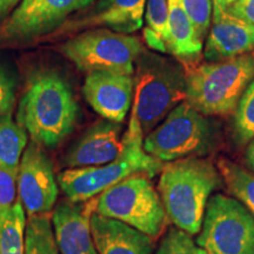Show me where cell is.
<instances>
[{"label": "cell", "mask_w": 254, "mask_h": 254, "mask_svg": "<svg viewBox=\"0 0 254 254\" xmlns=\"http://www.w3.org/2000/svg\"><path fill=\"white\" fill-rule=\"evenodd\" d=\"M25 254H59L52 220L47 214L27 219Z\"/></svg>", "instance_id": "obj_22"}, {"label": "cell", "mask_w": 254, "mask_h": 254, "mask_svg": "<svg viewBox=\"0 0 254 254\" xmlns=\"http://www.w3.org/2000/svg\"><path fill=\"white\" fill-rule=\"evenodd\" d=\"M94 1H97V0H80V5H79V11H80V9H86L87 7H90V6L93 4Z\"/></svg>", "instance_id": "obj_33"}, {"label": "cell", "mask_w": 254, "mask_h": 254, "mask_svg": "<svg viewBox=\"0 0 254 254\" xmlns=\"http://www.w3.org/2000/svg\"><path fill=\"white\" fill-rule=\"evenodd\" d=\"M19 2L20 0H0V23L11 14Z\"/></svg>", "instance_id": "obj_30"}, {"label": "cell", "mask_w": 254, "mask_h": 254, "mask_svg": "<svg viewBox=\"0 0 254 254\" xmlns=\"http://www.w3.org/2000/svg\"><path fill=\"white\" fill-rule=\"evenodd\" d=\"M82 93L101 118L122 124L134 98V77L125 73L94 71L86 74Z\"/></svg>", "instance_id": "obj_12"}, {"label": "cell", "mask_w": 254, "mask_h": 254, "mask_svg": "<svg viewBox=\"0 0 254 254\" xmlns=\"http://www.w3.org/2000/svg\"><path fill=\"white\" fill-rule=\"evenodd\" d=\"M148 178L142 173L133 174L105 190L97 196L95 213L124 222L150 238L160 236L167 215Z\"/></svg>", "instance_id": "obj_7"}, {"label": "cell", "mask_w": 254, "mask_h": 254, "mask_svg": "<svg viewBox=\"0 0 254 254\" xmlns=\"http://www.w3.org/2000/svg\"><path fill=\"white\" fill-rule=\"evenodd\" d=\"M17 198V176L0 168V209L11 207Z\"/></svg>", "instance_id": "obj_28"}, {"label": "cell", "mask_w": 254, "mask_h": 254, "mask_svg": "<svg viewBox=\"0 0 254 254\" xmlns=\"http://www.w3.org/2000/svg\"><path fill=\"white\" fill-rule=\"evenodd\" d=\"M43 148L34 141L27 144L18 168V200L28 218L50 213L59 195L58 177Z\"/></svg>", "instance_id": "obj_11"}, {"label": "cell", "mask_w": 254, "mask_h": 254, "mask_svg": "<svg viewBox=\"0 0 254 254\" xmlns=\"http://www.w3.org/2000/svg\"><path fill=\"white\" fill-rule=\"evenodd\" d=\"M180 5L190 23L194 26L198 37L204 41L211 28L213 1L212 0H179Z\"/></svg>", "instance_id": "obj_25"}, {"label": "cell", "mask_w": 254, "mask_h": 254, "mask_svg": "<svg viewBox=\"0 0 254 254\" xmlns=\"http://www.w3.org/2000/svg\"><path fill=\"white\" fill-rule=\"evenodd\" d=\"M186 103L207 117L236 111L254 78V52L215 63L185 66Z\"/></svg>", "instance_id": "obj_5"}, {"label": "cell", "mask_w": 254, "mask_h": 254, "mask_svg": "<svg viewBox=\"0 0 254 254\" xmlns=\"http://www.w3.org/2000/svg\"><path fill=\"white\" fill-rule=\"evenodd\" d=\"M220 125L190 104H179L154 129L145 135L144 150L160 161L201 158L217 151Z\"/></svg>", "instance_id": "obj_6"}, {"label": "cell", "mask_w": 254, "mask_h": 254, "mask_svg": "<svg viewBox=\"0 0 254 254\" xmlns=\"http://www.w3.org/2000/svg\"><path fill=\"white\" fill-rule=\"evenodd\" d=\"M79 5L80 0H20L0 23V43H27L55 32Z\"/></svg>", "instance_id": "obj_10"}, {"label": "cell", "mask_w": 254, "mask_h": 254, "mask_svg": "<svg viewBox=\"0 0 254 254\" xmlns=\"http://www.w3.org/2000/svg\"><path fill=\"white\" fill-rule=\"evenodd\" d=\"M221 179L219 170L207 159L184 158L164 165L159 193L167 219L190 236L198 234L208 200Z\"/></svg>", "instance_id": "obj_2"}, {"label": "cell", "mask_w": 254, "mask_h": 254, "mask_svg": "<svg viewBox=\"0 0 254 254\" xmlns=\"http://www.w3.org/2000/svg\"><path fill=\"white\" fill-rule=\"evenodd\" d=\"M167 50L184 66L194 65L204 53V41L198 37L179 0H168Z\"/></svg>", "instance_id": "obj_18"}, {"label": "cell", "mask_w": 254, "mask_h": 254, "mask_svg": "<svg viewBox=\"0 0 254 254\" xmlns=\"http://www.w3.org/2000/svg\"><path fill=\"white\" fill-rule=\"evenodd\" d=\"M218 170L231 194L254 217V174L228 159L219 161Z\"/></svg>", "instance_id": "obj_21"}, {"label": "cell", "mask_w": 254, "mask_h": 254, "mask_svg": "<svg viewBox=\"0 0 254 254\" xmlns=\"http://www.w3.org/2000/svg\"><path fill=\"white\" fill-rule=\"evenodd\" d=\"M15 82L14 75L0 65V117L8 116L13 111L15 104Z\"/></svg>", "instance_id": "obj_27"}, {"label": "cell", "mask_w": 254, "mask_h": 254, "mask_svg": "<svg viewBox=\"0 0 254 254\" xmlns=\"http://www.w3.org/2000/svg\"><path fill=\"white\" fill-rule=\"evenodd\" d=\"M233 139L238 145H247L254 138V78L241 95L232 123Z\"/></svg>", "instance_id": "obj_23"}, {"label": "cell", "mask_w": 254, "mask_h": 254, "mask_svg": "<svg viewBox=\"0 0 254 254\" xmlns=\"http://www.w3.org/2000/svg\"><path fill=\"white\" fill-rule=\"evenodd\" d=\"M27 146V133L12 119L11 114L0 117V168L17 176L19 164Z\"/></svg>", "instance_id": "obj_20"}, {"label": "cell", "mask_w": 254, "mask_h": 254, "mask_svg": "<svg viewBox=\"0 0 254 254\" xmlns=\"http://www.w3.org/2000/svg\"><path fill=\"white\" fill-rule=\"evenodd\" d=\"M155 254H206V252L187 232L171 227L161 239Z\"/></svg>", "instance_id": "obj_24"}, {"label": "cell", "mask_w": 254, "mask_h": 254, "mask_svg": "<svg viewBox=\"0 0 254 254\" xmlns=\"http://www.w3.org/2000/svg\"><path fill=\"white\" fill-rule=\"evenodd\" d=\"M146 28L154 32L167 45L168 0H146Z\"/></svg>", "instance_id": "obj_26"}, {"label": "cell", "mask_w": 254, "mask_h": 254, "mask_svg": "<svg viewBox=\"0 0 254 254\" xmlns=\"http://www.w3.org/2000/svg\"><path fill=\"white\" fill-rule=\"evenodd\" d=\"M213 1L217 2L220 7H222L224 9H227L234 1H236V0H213Z\"/></svg>", "instance_id": "obj_32"}, {"label": "cell", "mask_w": 254, "mask_h": 254, "mask_svg": "<svg viewBox=\"0 0 254 254\" xmlns=\"http://www.w3.org/2000/svg\"><path fill=\"white\" fill-rule=\"evenodd\" d=\"M138 37L109 28L85 30L60 45L62 55L81 72L110 71L134 75L135 62L144 51Z\"/></svg>", "instance_id": "obj_8"}, {"label": "cell", "mask_w": 254, "mask_h": 254, "mask_svg": "<svg viewBox=\"0 0 254 254\" xmlns=\"http://www.w3.org/2000/svg\"><path fill=\"white\" fill-rule=\"evenodd\" d=\"M146 0H97L73 20L60 26L62 32L104 27L131 34L144 24Z\"/></svg>", "instance_id": "obj_15"}, {"label": "cell", "mask_w": 254, "mask_h": 254, "mask_svg": "<svg viewBox=\"0 0 254 254\" xmlns=\"http://www.w3.org/2000/svg\"><path fill=\"white\" fill-rule=\"evenodd\" d=\"M122 124L101 120L85 131L68 148L62 164L67 168L95 167L118 158L123 150Z\"/></svg>", "instance_id": "obj_13"}, {"label": "cell", "mask_w": 254, "mask_h": 254, "mask_svg": "<svg viewBox=\"0 0 254 254\" xmlns=\"http://www.w3.org/2000/svg\"><path fill=\"white\" fill-rule=\"evenodd\" d=\"M245 161L247 167H249L252 172H254V138L249 142V146H247L246 148Z\"/></svg>", "instance_id": "obj_31"}, {"label": "cell", "mask_w": 254, "mask_h": 254, "mask_svg": "<svg viewBox=\"0 0 254 254\" xmlns=\"http://www.w3.org/2000/svg\"><path fill=\"white\" fill-rule=\"evenodd\" d=\"M123 150L109 164L95 167L67 168L58 176V184L66 198L72 202H84L95 198L105 190L116 185L133 174L154 177L163 168V161L158 160L144 150V134L135 114L123 136Z\"/></svg>", "instance_id": "obj_3"}, {"label": "cell", "mask_w": 254, "mask_h": 254, "mask_svg": "<svg viewBox=\"0 0 254 254\" xmlns=\"http://www.w3.org/2000/svg\"><path fill=\"white\" fill-rule=\"evenodd\" d=\"M91 233L99 254H153L152 238L95 212L91 215Z\"/></svg>", "instance_id": "obj_17"}, {"label": "cell", "mask_w": 254, "mask_h": 254, "mask_svg": "<svg viewBox=\"0 0 254 254\" xmlns=\"http://www.w3.org/2000/svg\"><path fill=\"white\" fill-rule=\"evenodd\" d=\"M97 196L84 202H60L53 211L52 226L59 254H99L91 233V215Z\"/></svg>", "instance_id": "obj_14"}, {"label": "cell", "mask_w": 254, "mask_h": 254, "mask_svg": "<svg viewBox=\"0 0 254 254\" xmlns=\"http://www.w3.org/2000/svg\"><path fill=\"white\" fill-rule=\"evenodd\" d=\"M251 52H254V25L230 14L213 1L211 28L204 47L205 59L208 63L222 62Z\"/></svg>", "instance_id": "obj_16"}, {"label": "cell", "mask_w": 254, "mask_h": 254, "mask_svg": "<svg viewBox=\"0 0 254 254\" xmlns=\"http://www.w3.org/2000/svg\"><path fill=\"white\" fill-rule=\"evenodd\" d=\"M78 118V101L59 73L41 71L32 75L17 113V122L32 141L45 148L58 147L73 132Z\"/></svg>", "instance_id": "obj_1"}, {"label": "cell", "mask_w": 254, "mask_h": 254, "mask_svg": "<svg viewBox=\"0 0 254 254\" xmlns=\"http://www.w3.org/2000/svg\"><path fill=\"white\" fill-rule=\"evenodd\" d=\"M134 75L132 112L146 135L186 100V71L180 62L144 50L135 62Z\"/></svg>", "instance_id": "obj_4"}, {"label": "cell", "mask_w": 254, "mask_h": 254, "mask_svg": "<svg viewBox=\"0 0 254 254\" xmlns=\"http://www.w3.org/2000/svg\"><path fill=\"white\" fill-rule=\"evenodd\" d=\"M196 244L206 254H254V217L237 199L209 198Z\"/></svg>", "instance_id": "obj_9"}, {"label": "cell", "mask_w": 254, "mask_h": 254, "mask_svg": "<svg viewBox=\"0 0 254 254\" xmlns=\"http://www.w3.org/2000/svg\"><path fill=\"white\" fill-rule=\"evenodd\" d=\"M226 11L241 20L254 25V0H236Z\"/></svg>", "instance_id": "obj_29"}, {"label": "cell", "mask_w": 254, "mask_h": 254, "mask_svg": "<svg viewBox=\"0 0 254 254\" xmlns=\"http://www.w3.org/2000/svg\"><path fill=\"white\" fill-rule=\"evenodd\" d=\"M26 218L19 200L0 209V254H25Z\"/></svg>", "instance_id": "obj_19"}]
</instances>
